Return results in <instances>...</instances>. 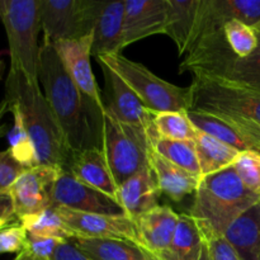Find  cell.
<instances>
[{
    "mask_svg": "<svg viewBox=\"0 0 260 260\" xmlns=\"http://www.w3.org/2000/svg\"><path fill=\"white\" fill-rule=\"evenodd\" d=\"M38 83L71 154L101 147L103 109L83 95L66 73L55 47L46 43L41 45Z\"/></svg>",
    "mask_w": 260,
    "mask_h": 260,
    "instance_id": "cell-1",
    "label": "cell"
},
{
    "mask_svg": "<svg viewBox=\"0 0 260 260\" xmlns=\"http://www.w3.org/2000/svg\"><path fill=\"white\" fill-rule=\"evenodd\" d=\"M5 101L22 114L25 129L36 150L37 165L68 170L71 151L56 121L40 83L20 73L9 71L5 81Z\"/></svg>",
    "mask_w": 260,
    "mask_h": 260,
    "instance_id": "cell-2",
    "label": "cell"
},
{
    "mask_svg": "<svg viewBox=\"0 0 260 260\" xmlns=\"http://www.w3.org/2000/svg\"><path fill=\"white\" fill-rule=\"evenodd\" d=\"M259 202L260 196L243 184L231 165L200 180L189 215L208 240L225 235L241 213Z\"/></svg>",
    "mask_w": 260,
    "mask_h": 260,
    "instance_id": "cell-3",
    "label": "cell"
},
{
    "mask_svg": "<svg viewBox=\"0 0 260 260\" xmlns=\"http://www.w3.org/2000/svg\"><path fill=\"white\" fill-rule=\"evenodd\" d=\"M0 19L9 43L10 70L38 83L40 0H0Z\"/></svg>",
    "mask_w": 260,
    "mask_h": 260,
    "instance_id": "cell-4",
    "label": "cell"
},
{
    "mask_svg": "<svg viewBox=\"0 0 260 260\" xmlns=\"http://www.w3.org/2000/svg\"><path fill=\"white\" fill-rule=\"evenodd\" d=\"M117 74L152 113L187 112L192 106L189 86L174 85L155 75L142 63L132 61L122 53L96 58Z\"/></svg>",
    "mask_w": 260,
    "mask_h": 260,
    "instance_id": "cell-5",
    "label": "cell"
},
{
    "mask_svg": "<svg viewBox=\"0 0 260 260\" xmlns=\"http://www.w3.org/2000/svg\"><path fill=\"white\" fill-rule=\"evenodd\" d=\"M101 149L117 187L149 167L151 140L145 131L119 122L103 108Z\"/></svg>",
    "mask_w": 260,
    "mask_h": 260,
    "instance_id": "cell-6",
    "label": "cell"
},
{
    "mask_svg": "<svg viewBox=\"0 0 260 260\" xmlns=\"http://www.w3.org/2000/svg\"><path fill=\"white\" fill-rule=\"evenodd\" d=\"M102 0H40L43 43L55 46L93 35Z\"/></svg>",
    "mask_w": 260,
    "mask_h": 260,
    "instance_id": "cell-7",
    "label": "cell"
},
{
    "mask_svg": "<svg viewBox=\"0 0 260 260\" xmlns=\"http://www.w3.org/2000/svg\"><path fill=\"white\" fill-rule=\"evenodd\" d=\"M190 109L240 116L260 123V93L206 76H193Z\"/></svg>",
    "mask_w": 260,
    "mask_h": 260,
    "instance_id": "cell-8",
    "label": "cell"
},
{
    "mask_svg": "<svg viewBox=\"0 0 260 260\" xmlns=\"http://www.w3.org/2000/svg\"><path fill=\"white\" fill-rule=\"evenodd\" d=\"M98 63L104 76V93L102 95L104 108L122 123L146 132L151 145L154 144L159 139L154 124V113L114 71L101 61Z\"/></svg>",
    "mask_w": 260,
    "mask_h": 260,
    "instance_id": "cell-9",
    "label": "cell"
},
{
    "mask_svg": "<svg viewBox=\"0 0 260 260\" xmlns=\"http://www.w3.org/2000/svg\"><path fill=\"white\" fill-rule=\"evenodd\" d=\"M188 118L201 132L210 135L238 151L260 155V123L240 116L226 113H206L187 111Z\"/></svg>",
    "mask_w": 260,
    "mask_h": 260,
    "instance_id": "cell-10",
    "label": "cell"
},
{
    "mask_svg": "<svg viewBox=\"0 0 260 260\" xmlns=\"http://www.w3.org/2000/svg\"><path fill=\"white\" fill-rule=\"evenodd\" d=\"M51 207L96 215L126 216L122 206L114 198L84 184L68 170H61L53 185Z\"/></svg>",
    "mask_w": 260,
    "mask_h": 260,
    "instance_id": "cell-11",
    "label": "cell"
},
{
    "mask_svg": "<svg viewBox=\"0 0 260 260\" xmlns=\"http://www.w3.org/2000/svg\"><path fill=\"white\" fill-rule=\"evenodd\" d=\"M61 170L37 165L27 169L10 187L9 194L18 220L51 207L52 189Z\"/></svg>",
    "mask_w": 260,
    "mask_h": 260,
    "instance_id": "cell-12",
    "label": "cell"
},
{
    "mask_svg": "<svg viewBox=\"0 0 260 260\" xmlns=\"http://www.w3.org/2000/svg\"><path fill=\"white\" fill-rule=\"evenodd\" d=\"M56 210L73 236L91 239H123L139 244L136 225L134 220L127 216L76 212L63 207H57Z\"/></svg>",
    "mask_w": 260,
    "mask_h": 260,
    "instance_id": "cell-13",
    "label": "cell"
},
{
    "mask_svg": "<svg viewBox=\"0 0 260 260\" xmlns=\"http://www.w3.org/2000/svg\"><path fill=\"white\" fill-rule=\"evenodd\" d=\"M91 46H93V35L85 36L79 40L63 41L53 47L66 73L78 86L79 90L83 93V95L93 106L103 109V98L90 63Z\"/></svg>",
    "mask_w": 260,
    "mask_h": 260,
    "instance_id": "cell-14",
    "label": "cell"
},
{
    "mask_svg": "<svg viewBox=\"0 0 260 260\" xmlns=\"http://www.w3.org/2000/svg\"><path fill=\"white\" fill-rule=\"evenodd\" d=\"M168 0H124L123 46L167 33Z\"/></svg>",
    "mask_w": 260,
    "mask_h": 260,
    "instance_id": "cell-15",
    "label": "cell"
},
{
    "mask_svg": "<svg viewBox=\"0 0 260 260\" xmlns=\"http://www.w3.org/2000/svg\"><path fill=\"white\" fill-rule=\"evenodd\" d=\"M178 217L179 215L172 207L160 205L139 216L134 222L137 229L140 245L161 260L172 246Z\"/></svg>",
    "mask_w": 260,
    "mask_h": 260,
    "instance_id": "cell-16",
    "label": "cell"
},
{
    "mask_svg": "<svg viewBox=\"0 0 260 260\" xmlns=\"http://www.w3.org/2000/svg\"><path fill=\"white\" fill-rule=\"evenodd\" d=\"M229 20H239L256 27L260 23V0H201V18L196 40L203 33L220 29Z\"/></svg>",
    "mask_w": 260,
    "mask_h": 260,
    "instance_id": "cell-17",
    "label": "cell"
},
{
    "mask_svg": "<svg viewBox=\"0 0 260 260\" xmlns=\"http://www.w3.org/2000/svg\"><path fill=\"white\" fill-rule=\"evenodd\" d=\"M124 0L103 2L93 30L91 55L95 58L121 53L123 50Z\"/></svg>",
    "mask_w": 260,
    "mask_h": 260,
    "instance_id": "cell-18",
    "label": "cell"
},
{
    "mask_svg": "<svg viewBox=\"0 0 260 260\" xmlns=\"http://www.w3.org/2000/svg\"><path fill=\"white\" fill-rule=\"evenodd\" d=\"M160 194L155 175L149 165L119 185L117 201L127 217L136 220L142 213L159 206L157 198Z\"/></svg>",
    "mask_w": 260,
    "mask_h": 260,
    "instance_id": "cell-19",
    "label": "cell"
},
{
    "mask_svg": "<svg viewBox=\"0 0 260 260\" xmlns=\"http://www.w3.org/2000/svg\"><path fill=\"white\" fill-rule=\"evenodd\" d=\"M68 172L84 184L95 188L117 201L118 187L114 183L101 147H90L83 151L73 152Z\"/></svg>",
    "mask_w": 260,
    "mask_h": 260,
    "instance_id": "cell-20",
    "label": "cell"
},
{
    "mask_svg": "<svg viewBox=\"0 0 260 260\" xmlns=\"http://www.w3.org/2000/svg\"><path fill=\"white\" fill-rule=\"evenodd\" d=\"M201 0H168V27L165 35L174 41L179 56L187 55L197 37Z\"/></svg>",
    "mask_w": 260,
    "mask_h": 260,
    "instance_id": "cell-21",
    "label": "cell"
},
{
    "mask_svg": "<svg viewBox=\"0 0 260 260\" xmlns=\"http://www.w3.org/2000/svg\"><path fill=\"white\" fill-rule=\"evenodd\" d=\"M69 241L90 260H159L137 243L123 239L71 236Z\"/></svg>",
    "mask_w": 260,
    "mask_h": 260,
    "instance_id": "cell-22",
    "label": "cell"
},
{
    "mask_svg": "<svg viewBox=\"0 0 260 260\" xmlns=\"http://www.w3.org/2000/svg\"><path fill=\"white\" fill-rule=\"evenodd\" d=\"M149 164L155 175L160 193L169 197L174 202H180L187 196L196 193L197 190L200 178L168 161L154 150L150 152Z\"/></svg>",
    "mask_w": 260,
    "mask_h": 260,
    "instance_id": "cell-23",
    "label": "cell"
},
{
    "mask_svg": "<svg viewBox=\"0 0 260 260\" xmlns=\"http://www.w3.org/2000/svg\"><path fill=\"white\" fill-rule=\"evenodd\" d=\"M240 260H260V205L241 213L225 235Z\"/></svg>",
    "mask_w": 260,
    "mask_h": 260,
    "instance_id": "cell-24",
    "label": "cell"
},
{
    "mask_svg": "<svg viewBox=\"0 0 260 260\" xmlns=\"http://www.w3.org/2000/svg\"><path fill=\"white\" fill-rule=\"evenodd\" d=\"M202 178L231 167L240 151L197 129L194 139Z\"/></svg>",
    "mask_w": 260,
    "mask_h": 260,
    "instance_id": "cell-25",
    "label": "cell"
},
{
    "mask_svg": "<svg viewBox=\"0 0 260 260\" xmlns=\"http://www.w3.org/2000/svg\"><path fill=\"white\" fill-rule=\"evenodd\" d=\"M210 79L260 93V43L258 48L246 57L234 56L217 75Z\"/></svg>",
    "mask_w": 260,
    "mask_h": 260,
    "instance_id": "cell-26",
    "label": "cell"
},
{
    "mask_svg": "<svg viewBox=\"0 0 260 260\" xmlns=\"http://www.w3.org/2000/svg\"><path fill=\"white\" fill-rule=\"evenodd\" d=\"M205 241L194 218L189 213H182L178 217L172 246L161 260H190L197 255Z\"/></svg>",
    "mask_w": 260,
    "mask_h": 260,
    "instance_id": "cell-27",
    "label": "cell"
},
{
    "mask_svg": "<svg viewBox=\"0 0 260 260\" xmlns=\"http://www.w3.org/2000/svg\"><path fill=\"white\" fill-rule=\"evenodd\" d=\"M152 150L160 156L167 159L168 161L173 162L189 174L202 179V172H201L200 161H198L194 140L174 141V140H165L159 137L152 144Z\"/></svg>",
    "mask_w": 260,
    "mask_h": 260,
    "instance_id": "cell-28",
    "label": "cell"
},
{
    "mask_svg": "<svg viewBox=\"0 0 260 260\" xmlns=\"http://www.w3.org/2000/svg\"><path fill=\"white\" fill-rule=\"evenodd\" d=\"M19 222L28 234L36 236L52 238L57 240H69L73 236L61 216L58 215L57 210L53 207L46 208L36 215L27 216Z\"/></svg>",
    "mask_w": 260,
    "mask_h": 260,
    "instance_id": "cell-29",
    "label": "cell"
},
{
    "mask_svg": "<svg viewBox=\"0 0 260 260\" xmlns=\"http://www.w3.org/2000/svg\"><path fill=\"white\" fill-rule=\"evenodd\" d=\"M9 112H12L14 124H13V128L8 132V141H9L8 149L12 152L14 159L24 168L30 169V168L37 167L35 146H33L27 129H25L22 114L13 106H9Z\"/></svg>",
    "mask_w": 260,
    "mask_h": 260,
    "instance_id": "cell-30",
    "label": "cell"
},
{
    "mask_svg": "<svg viewBox=\"0 0 260 260\" xmlns=\"http://www.w3.org/2000/svg\"><path fill=\"white\" fill-rule=\"evenodd\" d=\"M154 124L160 139L189 141L197 135V128L188 118L187 112L154 113Z\"/></svg>",
    "mask_w": 260,
    "mask_h": 260,
    "instance_id": "cell-31",
    "label": "cell"
},
{
    "mask_svg": "<svg viewBox=\"0 0 260 260\" xmlns=\"http://www.w3.org/2000/svg\"><path fill=\"white\" fill-rule=\"evenodd\" d=\"M222 29L229 46L238 57H246L258 48V36L250 25L239 20H229Z\"/></svg>",
    "mask_w": 260,
    "mask_h": 260,
    "instance_id": "cell-32",
    "label": "cell"
},
{
    "mask_svg": "<svg viewBox=\"0 0 260 260\" xmlns=\"http://www.w3.org/2000/svg\"><path fill=\"white\" fill-rule=\"evenodd\" d=\"M236 175L251 192L260 196V155L241 151L233 164Z\"/></svg>",
    "mask_w": 260,
    "mask_h": 260,
    "instance_id": "cell-33",
    "label": "cell"
},
{
    "mask_svg": "<svg viewBox=\"0 0 260 260\" xmlns=\"http://www.w3.org/2000/svg\"><path fill=\"white\" fill-rule=\"evenodd\" d=\"M27 170V168L14 159L9 149L0 151V194H8L15 180Z\"/></svg>",
    "mask_w": 260,
    "mask_h": 260,
    "instance_id": "cell-34",
    "label": "cell"
},
{
    "mask_svg": "<svg viewBox=\"0 0 260 260\" xmlns=\"http://www.w3.org/2000/svg\"><path fill=\"white\" fill-rule=\"evenodd\" d=\"M27 239L28 233L20 222L0 230V255L8 253H22L27 246Z\"/></svg>",
    "mask_w": 260,
    "mask_h": 260,
    "instance_id": "cell-35",
    "label": "cell"
},
{
    "mask_svg": "<svg viewBox=\"0 0 260 260\" xmlns=\"http://www.w3.org/2000/svg\"><path fill=\"white\" fill-rule=\"evenodd\" d=\"M63 240H57L52 238H43V236H36L28 234L27 246L24 251L30 254L35 258L41 260H50L55 253L58 244Z\"/></svg>",
    "mask_w": 260,
    "mask_h": 260,
    "instance_id": "cell-36",
    "label": "cell"
},
{
    "mask_svg": "<svg viewBox=\"0 0 260 260\" xmlns=\"http://www.w3.org/2000/svg\"><path fill=\"white\" fill-rule=\"evenodd\" d=\"M206 241L212 260H240L225 236H216Z\"/></svg>",
    "mask_w": 260,
    "mask_h": 260,
    "instance_id": "cell-37",
    "label": "cell"
},
{
    "mask_svg": "<svg viewBox=\"0 0 260 260\" xmlns=\"http://www.w3.org/2000/svg\"><path fill=\"white\" fill-rule=\"evenodd\" d=\"M50 260H90L84 255L71 241L63 240L56 248L52 258Z\"/></svg>",
    "mask_w": 260,
    "mask_h": 260,
    "instance_id": "cell-38",
    "label": "cell"
},
{
    "mask_svg": "<svg viewBox=\"0 0 260 260\" xmlns=\"http://www.w3.org/2000/svg\"><path fill=\"white\" fill-rule=\"evenodd\" d=\"M12 217H17V216L14 213V208H13V203L9 194H0V221Z\"/></svg>",
    "mask_w": 260,
    "mask_h": 260,
    "instance_id": "cell-39",
    "label": "cell"
},
{
    "mask_svg": "<svg viewBox=\"0 0 260 260\" xmlns=\"http://www.w3.org/2000/svg\"><path fill=\"white\" fill-rule=\"evenodd\" d=\"M7 112H9V106H8L7 101H3L2 103H0V139H2L3 136H4L5 134H7L8 131V126L5 123H2L3 118H4V116L7 114Z\"/></svg>",
    "mask_w": 260,
    "mask_h": 260,
    "instance_id": "cell-40",
    "label": "cell"
},
{
    "mask_svg": "<svg viewBox=\"0 0 260 260\" xmlns=\"http://www.w3.org/2000/svg\"><path fill=\"white\" fill-rule=\"evenodd\" d=\"M190 260H212V259H211V255H210V250H208L207 241H205V244L202 245L201 250L198 251L197 255H196L194 258H192Z\"/></svg>",
    "mask_w": 260,
    "mask_h": 260,
    "instance_id": "cell-41",
    "label": "cell"
},
{
    "mask_svg": "<svg viewBox=\"0 0 260 260\" xmlns=\"http://www.w3.org/2000/svg\"><path fill=\"white\" fill-rule=\"evenodd\" d=\"M18 222H19V220H18L17 217L5 218V220L0 221V230H3V229H5V228H9V226H12V225H15V223H18Z\"/></svg>",
    "mask_w": 260,
    "mask_h": 260,
    "instance_id": "cell-42",
    "label": "cell"
},
{
    "mask_svg": "<svg viewBox=\"0 0 260 260\" xmlns=\"http://www.w3.org/2000/svg\"><path fill=\"white\" fill-rule=\"evenodd\" d=\"M14 260H41V259L35 258V256H32V255H30V254H28L27 251L23 250L22 253L17 254V256H15Z\"/></svg>",
    "mask_w": 260,
    "mask_h": 260,
    "instance_id": "cell-43",
    "label": "cell"
},
{
    "mask_svg": "<svg viewBox=\"0 0 260 260\" xmlns=\"http://www.w3.org/2000/svg\"><path fill=\"white\" fill-rule=\"evenodd\" d=\"M4 69H5V63L0 60V80L3 79V74H4Z\"/></svg>",
    "mask_w": 260,
    "mask_h": 260,
    "instance_id": "cell-44",
    "label": "cell"
},
{
    "mask_svg": "<svg viewBox=\"0 0 260 260\" xmlns=\"http://www.w3.org/2000/svg\"><path fill=\"white\" fill-rule=\"evenodd\" d=\"M254 30H255L256 36H258V40H259V43H260V23L256 27H254Z\"/></svg>",
    "mask_w": 260,
    "mask_h": 260,
    "instance_id": "cell-45",
    "label": "cell"
},
{
    "mask_svg": "<svg viewBox=\"0 0 260 260\" xmlns=\"http://www.w3.org/2000/svg\"><path fill=\"white\" fill-rule=\"evenodd\" d=\"M259 205H260V202H259Z\"/></svg>",
    "mask_w": 260,
    "mask_h": 260,
    "instance_id": "cell-46",
    "label": "cell"
}]
</instances>
